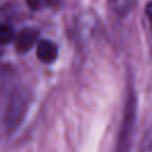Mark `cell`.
Masks as SVG:
<instances>
[{
  "mask_svg": "<svg viewBox=\"0 0 152 152\" xmlns=\"http://www.w3.org/2000/svg\"><path fill=\"white\" fill-rule=\"evenodd\" d=\"M27 107H28L27 94L23 93L21 90H17L13 94L12 99L10 100L5 115V125L7 129L12 131L21 122L27 110Z\"/></svg>",
  "mask_w": 152,
  "mask_h": 152,
  "instance_id": "6da1fadb",
  "label": "cell"
},
{
  "mask_svg": "<svg viewBox=\"0 0 152 152\" xmlns=\"http://www.w3.org/2000/svg\"><path fill=\"white\" fill-rule=\"evenodd\" d=\"M38 34L39 32L32 27H25L19 31L13 39L15 51L18 53H26L27 51H30L32 46L38 43Z\"/></svg>",
  "mask_w": 152,
  "mask_h": 152,
  "instance_id": "7a4b0ae2",
  "label": "cell"
},
{
  "mask_svg": "<svg viewBox=\"0 0 152 152\" xmlns=\"http://www.w3.org/2000/svg\"><path fill=\"white\" fill-rule=\"evenodd\" d=\"M37 57L40 62L45 64H51L57 59L58 56V49L55 43L48 39H40L37 43L36 48Z\"/></svg>",
  "mask_w": 152,
  "mask_h": 152,
  "instance_id": "3957f363",
  "label": "cell"
},
{
  "mask_svg": "<svg viewBox=\"0 0 152 152\" xmlns=\"http://www.w3.org/2000/svg\"><path fill=\"white\" fill-rule=\"evenodd\" d=\"M108 2H109L110 10L116 15L125 17L132 11L135 4V0H108Z\"/></svg>",
  "mask_w": 152,
  "mask_h": 152,
  "instance_id": "277c9868",
  "label": "cell"
},
{
  "mask_svg": "<svg viewBox=\"0 0 152 152\" xmlns=\"http://www.w3.org/2000/svg\"><path fill=\"white\" fill-rule=\"evenodd\" d=\"M14 39L13 28L7 24H0V45L8 44Z\"/></svg>",
  "mask_w": 152,
  "mask_h": 152,
  "instance_id": "5b68a950",
  "label": "cell"
},
{
  "mask_svg": "<svg viewBox=\"0 0 152 152\" xmlns=\"http://www.w3.org/2000/svg\"><path fill=\"white\" fill-rule=\"evenodd\" d=\"M48 2H49V0H26L27 6L32 11H38V10L44 8L48 5Z\"/></svg>",
  "mask_w": 152,
  "mask_h": 152,
  "instance_id": "8992f818",
  "label": "cell"
},
{
  "mask_svg": "<svg viewBox=\"0 0 152 152\" xmlns=\"http://www.w3.org/2000/svg\"><path fill=\"white\" fill-rule=\"evenodd\" d=\"M145 14H146L147 20H148L150 31H151V33H152V0L146 5V7H145Z\"/></svg>",
  "mask_w": 152,
  "mask_h": 152,
  "instance_id": "52a82bcc",
  "label": "cell"
}]
</instances>
